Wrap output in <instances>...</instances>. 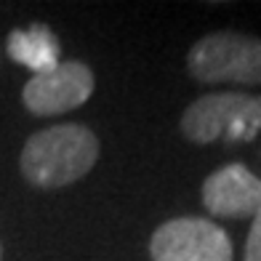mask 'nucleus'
I'll return each instance as SVG.
<instances>
[{"label": "nucleus", "mask_w": 261, "mask_h": 261, "mask_svg": "<svg viewBox=\"0 0 261 261\" xmlns=\"http://www.w3.org/2000/svg\"><path fill=\"white\" fill-rule=\"evenodd\" d=\"M99 158V139L86 125L67 123L38 130L21 152V173L40 189H56L86 176Z\"/></svg>", "instance_id": "1"}, {"label": "nucleus", "mask_w": 261, "mask_h": 261, "mask_svg": "<svg viewBox=\"0 0 261 261\" xmlns=\"http://www.w3.org/2000/svg\"><path fill=\"white\" fill-rule=\"evenodd\" d=\"M181 130L195 144H211L216 139L251 141L261 134V96L251 93H208L187 107Z\"/></svg>", "instance_id": "2"}, {"label": "nucleus", "mask_w": 261, "mask_h": 261, "mask_svg": "<svg viewBox=\"0 0 261 261\" xmlns=\"http://www.w3.org/2000/svg\"><path fill=\"white\" fill-rule=\"evenodd\" d=\"M187 64L200 83L261 86V40L240 32H213L192 45Z\"/></svg>", "instance_id": "3"}, {"label": "nucleus", "mask_w": 261, "mask_h": 261, "mask_svg": "<svg viewBox=\"0 0 261 261\" xmlns=\"http://www.w3.org/2000/svg\"><path fill=\"white\" fill-rule=\"evenodd\" d=\"M152 261H232L229 234L208 219H171L152 234Z\"/></svg>", "instance_id": "4"}, {"label": "nucleus", "mask_w": 261, "mask_h": 261, "mask_svg": "<svg viewBox=\"0 0 261 261\" xmlns=\"http://www.w3.org/2000/svg\"><path fill=\"white\" fill-rule=\"evenodd\" d=\"M93 93V72L83 62H59L56 69L35 75L24 86V107L32 115H62L86 104Z\"/></svg>", "instance_id": "5"}, {"label": "nucleus", "mask_w": 261, "mask_h": 261, "mask_svg": "<svg viewBox=\"0 0 261 261\" xmlns=\"http://www.w3.org/2000/svg\"><path fill=\"white\" fill-rule=\"evenodd\" d=\"M203 205L219 219H253L261 211V179L240 163L219 168L203 184Z\"/></svg>", "instance_id": "6"}, {"label": "nucleus", "mask_w": 261, "mask_h": 261, "mask_svg": "<svg viewBox=\"0 0 261 261\" xmlns=\"http://www.w3.org/2000/svg\"><path fill=\"white\" fill-rule=\"evenodd\" d=\"M8 56L35 75H45L59 67V40L45 24L14 30L8 35Z\"/></svg>", "instance_id": "7"}, {"label": "nucleus", "mask_w": 261, "mask_h": 261, "mask_svg": "<svg viewBox=\"0 0 261 261\" xmlns=\"http://www.w3.org/2000/svg\"><path fill=\"white\" fill-rule=\"evenodd\" d=\"M245 261H261V211L253 216L251 232L245 240Z\"/></svg>", "instance_id": "8"}, {"label": "nucleus", "mask_w": 261, "mask_h": 261, "mask_svg": "<svg viewBox=\"0 0 261 261\" xmlns=\"http://www.w3.org/2000/svg\"><path fill=\"white\" fill-rule=\"evenodd\" d=\"M0 256H3V251H0Z\"/></svg>", "instance_id": "9"}]
</instances>
